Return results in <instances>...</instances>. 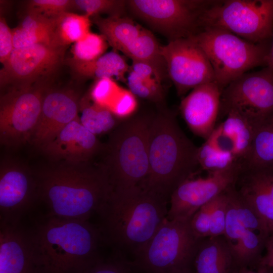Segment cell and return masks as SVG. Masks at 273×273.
I'll use <instances>...</instances> for the list:
<instances>
[{
    "mask_svg": "<svg viewBox=\"0 0 273 273\" xmlns=\"http://www.w3.org/2000/svg\"><path fill=\"white\" fill-rule=\"evenodd\" d=\"M53 162L34 173L38 197L47 206L48 214L88 220L99 214L113 191L100 164Z\"/></svg>",
    "mask_w": 273,
    "mask_h": 273,
    "instance_id": "obj_1",
    "label": "cell"
},
{
    "mask_svg": "<svg viewBox=\"0 0 273 273\" xmlns=\"http://www.w3.org/2000/svg\"><path fill=\"white\" fill-rule=\"evenodd\" d=\"M29 234L43 273H81L102 259V232L88 220L48 214Z\"/></svg>",
    "mask_w": 273,
    "mask_h": 273,
    "instance_id": "obj_2",
    "label": "cell"
},
{
    "mask_svg": "<svg viewBox=\"0 0 273 273\" xmlns=\"http://www.w3.org/2000/svg\"><path fill=\"white\" fill-rule=\"evenodd\" d=\"M168 202L140 186L112 191L99 214L104 240L115 252L134 257L153 236L168 213Z\"/></svg>",
    "mask_w": 273,
    "mask_h": 273,
    "instance_id": "obj_3",
    "label": "cell"
},
{
    "mask_svg": "<svg viewBox=\"0 0 273 273\" xmlns=\"http://www.w3.org/2000/svg\"><path fill=\"white\" fill-rule=\"evenodd\" d=\"M198 149L179 126L175 114L160 110L151 121L149 172L141 187L169 202L174 191L192 177L199 166Z\"/></svg>",
    "mask_w": 273,
    "mask_h": 273,
    "instance_id": "obj_4",
    "label": "cell"
},
{
    "mask_svg": "<svg viewBox=\"0 0 273 273\" xmlns=\"http://www.w3.org/2000/svg\"><path fill=\"white\" fill-rule=\"evenodd\" d=\"M154 115L123 120L112 131L100 154V164L113 191L141 187L149 172V138Z\"/></svg>",
    "mask_w": 273,
    "mask_h": 273,
    "instance_id": "obj_5",
    "label": "cell"
},
{
    "mask_svg": "<svg viewBox=\"0 0 273 273\" xmlns=\"http://www.w3.org/2000/svg\"><path fill=\"white\" fill-rule=\"evenodd\" d=\"M190 37L208 57L215 81L222 89L248 70L266 66L271 41L254 43L228 31L211 27Z\"/></svg>",
    "mask_w": 273,
    "mask_h": 273,
    "instance_id": "obj_6",
    "label": "cell"
},
{
    "mask_svg": "<svg viewBox=\"0 0 273 273\" xmlns=\"http://www.w3.org/2000/svg\"><path fill=\"white\" fill-rule=\"evenodd\" d=\"M202 239L195 236L189 220L166 218L144 248L131 261L142 273H171L192 270Z\"/></svg>",
    "mask_w": 273,
    "mask_h": 273,
    "instance_id": "obj_7",
    "label": "cell"
},
{
    "mask_svg": "<svg viewBox=\"0 0 273 273\" xmlns=\"http://www.w3.org/2000/svg\"><path fill=\"white\" fill-rule=\"evenodd\" d=\"M216 28L254 43L271 41L273 0L210 1L200 17V30Z\"/></svg>",
    "mask_w": 273,
    "mask_h": 273,
    "instance_id": "obj_8",
    "label": "cell"
},
{
    "mask_svg": "<svg viewBox=\"0 0 273 273\" xmlns=\"http://www.w3.org/2000/svg\"><path fill=\"white\" fill-rule=\"evenodd\" d=\"M210 1L130 0L127 6L136 17L169 41L200 30L201 16Z\"/></svg>",
    "mask_w": 273,
    "mask_h": 273,
    "instance_id": "obj_9",
    "label": "cell"
},
{
    "mask_svg": "<svg viewBox=\"0 0 273 273\" xmlns=\"http://www.w3.org/2000/svg\"><path fill=\"white\" fill-rule=\"evenodd\" d=\"M238 112L257 127L273 115V70L266 66L232 81L221 95L218 118Z\"/></svg>",
    "mask_w": 273,
    "mask_h": 273,
    "instance_id": "obj_10",
    "label": "cell"
},
{
    "mask_svg": "<svg viewBox=\"0 0 273 273\" xmlns=\"http://www.w3.org/2000/svg\"><path fill=\"white\" fill-rule=\"evenodd\" d=\"M42 87L16 86L3 95L0 102V140L3 145L18 146L30 142L39 119Z\"/></svg>",
    "mask_w": 273,
    "mask_h": 273,
    "instance_id": "obj_11",
    "label": "cell"
},
{
    "mask_svg": "<svg viewBox=\"0 0 273 273\" xmlns=\"http://www.w3.org/2000/svg\"><path fill=\"white\" fill-rule=\"evenodd\" d=\"M161 52L168 76L178 96L199 85L215 81L208 57L191 37L169 41L161 47Z\"/></svg>",
    "mask_w": 273,
    "mask_h": 273,
    "instance_id": "obj_12",
    "label": "cell"
},
{
    "mask_svg": "<svg viewBox=\"0 0 273 273\" xmlns=\"http://www.w3.org/2000/svg\"><path fill=\"white\" fill-rule=\"evenodd\" d=\"M241 169L239 163L226 170L208 172L206 177L186 179L171 194L166 218L189 220L200 207L234 184Z\"/></svg>",
    "mask_w": 273,
    "mask_h": 273,
    "instance_id": "obj_13",
    "label": "cell"
},
{
    "mask_svg": "<svg viewBox=\"0 0 273 273\" xmlns=\"http://www.w3.org/2000/svg\"><path fill=\"white\" fill-rule=\"evenodd\" d=\"M65 47L37 43L14 48L1 71V83L31 84L56 71L63 60Z\"/></svg>",
    "mask_w": 273,
    "mask_h": 273,
    "instance_id": "obj_14",
    "label": "cell"
},
{
    "mask_svg": "<svg viewBox=\"0 0 273 273\" xmlns=\"http://www.w3.org/2000/svg\"><path fill=\"white\" fill-rule=\"evenodd\" d=\"M38 193L35 174H32L20 165H1V222L19 223L23 216L30 209Z\"/></svg>",
    "mask_w": 273,
    "mask_h": 273,
    "instance_id": "obj_15",
    "label": "cell"
},
{
    "mask_svg": "<svg viewBox=\"0 0 273 273\" xmlns=\"http://www.w3.org/2000/svg\"><path fill=\"white\" fill-rule=\"evenodd\" d=\"M103 148L97 135L83 126L79 116L40 149L53 162L81 163L92 161Z\"/></svg>",
    "mask_w": 273,
    "mask_h": 273,
    "instance_id": "obj_16",
    "label": "cell"
},
{
    "mask_svg": "<svg viewBox=\"0 0 273 273\" xmlns=\"http://www.w3.org/2000/svg\"><path fill=\"white\" fill-rule=\"evenodd\" d=\"M79 101L72 91L44 92L41 112L30 142L40 148L78 115Z\"/></svg>",
    "mask_w": 273,
    "mask_h": 273,
    "instance_id": "obj_17",
    "label": "cell"
},
{
    "mask_svg": "<svg viewBox=\"0 0 273 273\" xmlns=\"http://www.w3.org/2000/svg\"><path fill=\"white\" fill-rule=\"evenodd\" d=\"M222 88L215 81L199 85L181 101V115L191 131L205 140L218 119Z\"/></svg>",
    "mask_w": 273,
    "mask_h": 273,
    "instance_id": "obj_18",
    "label": "cell"
},
{
    "mask_svg": "<svg viewBox=\"0 0 273 273\" xmlns=\"http://www.w3.org/2000/svg\"><path fill=\"white\" fill-rule=\"evenodd\" d=\"M0 273H43L29 234L19 223L1 222Z\"/></svg>",
    "mask_w": 273,
    "mask_h": 273,
    "instance_id": "obj_19",
    "label": "cell"
},
{
    "mask_svg": "<svg viewBox=\"0 0 273 273\" xmlns=\"http://www.w3.org/2000/svg\"><path fill=\"white\" fill-rule=\"evenodd\" d=\"M241 199L273 232V168L241 169L234 185Z\"/></svg>",
    "mask_w": 273,
    "mask_h": 273,
    "instance_id": "obj_20",
    "label": "cell"
},
{
    "mask_svg": "<svg viewBox=\"0 0 273 273\" xmlns=\"http://www.w3.org/2000/svg\"><path fill=\"white\" fill-rule=\"evenodd\" d=\"M224 117L210 135L219 147L232 153L242 164L250 150L257 127L235 111H229Z\"/></svg>",
    "mask_w": 273,
    "mask_h": 273,
    "instance_id": "obj_21",
    "label": "cell"
},
{
    "mask_svg": "<svg viewBox=\"0 0 273 273\" xmlns=\"http://www.w3.org/2000/svg\"><path fill=\"white\" fill-rule=\"evenodd\" d=\"M193 273H236L233 250L224 235L202 239L193 262Z\"/></svg>",
    "mask_w": 273,
    "mask_h": 273,
    "instance_id": "obj_22",
    "label": "cell"
},
{
    "mask_svg": "<svg viewBox=\"0 0 273 273\" xmlns=\"http://www.w3.org/2000/svg\"><path fill=\"white\" fill-rule=\"evenodd\" d=\"M12 30L15 48L37 43L59 46L55 40V18L28 12L22 22Z\"/></svg>",
    "mask_w": 273,
    "mask_h": 273,
    "instance_id": "obj_23",
    "label": "cell"
},
{
    "mask_svg": "<svg viewBox=\"0 0 273 273\" xmlns=\"http://www.w3.org/2000/svg\"><path fill=\"white\" fill-rule=\"evenodd\" d=\"M74 70L80 76L96 80L110 78L126 82L130 70L122 56L116 51L105 53L98 59L89 62L71 61Z\"/></svg>",
    "mask_w": 273,
    "mask_h": 273,
    "instance_id": "obj_24",
    "label": "cell"
},
{
    "mask_svg": "<svg viewBox=\"0 0 273 273\" xmlns=\"http://www.w3.org/2000/svg\"><path fill=\"white\" fill-rule=\"evenodd\" d=\"M94 21L108 44L122 53L141 34L143 28L131 19L122 16L94 17Z\"/></svg>",
    "mask_w": 273,
    "mask_h": 273,
    "instance_id": "obj_25",
    "label": "cell"
},
{
    "mask_svg": "<svg viewBox=\"0 0 273 273\" xmlns=\"http://www.w3.org/2000/svg\"><path fill=\"white\" fill-rule=\"evenodd\" d=\"M132 61L150 65L161 82L168 76L166 66L161 55V46L152 33L143 28L140 35L123 52Z\"/></svg>",
    "mask_w": 273,
    "mask_h": 273,
    "instance_id": "obj_26",
    "label": "cell"
},
{
    "mask_svg": "<svg viewBox=\"0 0 273 273\" xmlns=\"http://www.w3.org/2000/svg\"><path fill=\"white\" fill-rule=\"evenodd\" d=\"M273 168V115L257 127L242 169Z\"/></svg>",
    "mask_w": 273,
    "mask_h": 273,
    "instance_id": "obj_27",
    "label": "cell"
},
{
    "mask_svg": "<svg viewBox=\"0 0 273 273\" xmlns=\"http://www.w3.org/2000/svg\"><path fill=\"white\" fill-rule=\"evenodd\" d=\"M79 111L81 124L96 135L111 132L123 120L108 109L93 102L88 94L80 99Z\"/></svg>",
    "mask_w": 273,
    "mask_h": 273,
    "instance_id": "obj_28",
    "label": "cell"
},
{
    "mask_svg": "<svg viewBox=\"0 0 273 273\" xmlns=\"http://www.w3.org/2000/svg\"><path fill=\"white\" fill-rule=\"evenodd\" d=\"M90 17L67 12L55 18L57 44L65 47L83 38L90 31Z\"/></svg>",
    "mask_w": 273,
    "mask_h": 273,
    "instance_id": "obj_29",
    "label": "cell"
},
{
    "mask_svg": "<svg viewBox=\"0 0 273 273\" xmlns=\"http://www.w3.org/2000/svg\"><path fill=\"white\" fill-rule=\"evenodd\" d=\"M268 236L246 229L237 242L230 246L238 269L243 267H257Z\"/></svg>",
    "mask_w": 273,
    "mask_h": 273,
    "instance_id": "obj_30",
    "label": "cell"
},
{
    "mask_svg": "<svg viewBox=\"0 0 273 273\" xmlns=\"http://www.w3.org/2000/svg\"><path fill=\"white\" fill-rule=\"evenodd\" d=\"M197 159L200 167L208 172L226 170L241 163L232 153L220 148L210 136L198 147Z\"/></svg>",
    "mask_w": 273,
    "mask_h": 273,
    "instance_id": "obj_31",
    "label": "cell"
},
{
    "mask_svg": "<svg viewBox=\"0 0 273 273\" xmlns=\"http://www.w3.org/2000/svg\"><path fill=\"white\" fill-rule=\"evenodd\" d=\"M108 44L102 34L90 32L83 38L73 44L71 61L82 63L94 61L105 54Z\"/></svg>",
    "mask_w": 273,
    "mask_h": 273,
    "instance_id": "obj_32",
    "label": "cell"
},
{
    "mask_svg": "<svg viewBox=\"0 0 273 273\" xmlns=\"http://www.w3.org/2000/svg\"><path fill=\"white\" fill-rule=\"evenodd\" d=\"M128 90L135 97L161 104L164 95L161 82L155 77L145 78L131 69L126 76Z\"/></svg>",
    "mask_w": 273,
    "mask_h": 273,
    "instance_id": "obj_33",
    "label": "cell"
},
{
    "mask_svg": "<svg viewBox=\"0 0 273 273\" xmlns=\"http://www.w3.org/2000/svg\"><path fill=\"white\" fill-rule=\"evenodd\" d=\"M127 3L119 0H75L73 7L89 17L108 14L109 16H122Z\"/></svg>",
    "mask_w": 273,
    "mask_h": 273,
    "instance_id": "obj_34",
    "label": "cell"
},
{
    "mask_svg": "<svg viewBox=\"0 0 273 273\" xmlns=\"http://www.w3.org/2000/svg\"><path fill=\"white\" fill-rule=\"evenodd\" d=\"M121 88L115 80L102 78L96 80L88 95L93 102L108 109Z\"/></svg>",
    "mask_w": 273,
    "mask_h": 273,
    "instance_id": "obj_35",
    "label": "cell"
},
{
    "mask_svg": "<svg viewBox=\"0 0 273 273\" xmlns=\"http://www.w3.org/2000/svg\"><path fill=\"white\" fill-rule=\"evenodd\" d=\"M226 190L212 201L209 237L224 235L229 201Z\"/></svg>",
    "mask_w": 273,
    "mask_h": 273,
    "instance_id": "obj_36",
    "label": "cell"
},
{
    "mask_svg": "<svg viewBox=\"0 0 273 273\" xmlns=\"http://www.w3.org/2000/svg\"><path fill=\"white\" fill-rule=\"evenodd\" d=\"M73 7L70 0H32L28 5V12L53 19Z\"/></svg>",
    "mask_w": 273,
    "mask_h": 273,
    "instance_id": "obj_37",
    "label": "cell"
},
{
    "mask_svg": "<svg viewBox=\"0 0 273 273\" xmlns=\"http://www.w3.org/2000/svg\"><path fill=\"white\" fill-rule=\"evenodd\" d=\"M133 270L131 261L121 253L115 252L112 257L102 258L81 273H133Z\"/></svg>",
    "mask_w": 273,
    "mask_h": 273,
    "instance_id": "obj_38",
    "label": "cell"
},
{
    "mask_svg": "<svg viewBox=\"0 0 273 273\" xmlns=\"http://www.w3.org/2000/svg\"><path fill=\"white\" fill-rule=\"evenodd\" d=\"M135 97L128 89L121 88L108 109L118 119L124 120L133 116L138 103Z\"/></svg>",
    "mask_w": 273,
    "mask_h": 273,
    "instance_id": "obj_39",
    "label": "cell"
},
{
    "mask_svg": "<svg viewBox=\"0 0 273 273\" xmlns=\"http://www.w3.org/2000/svg\"><path fill=\"white\" fill-rule=\"evenodd\" d=\"M213 200L200 207L190 219L192 231L199 239L209 236L210 213Z\"/></svg>",
    "mask_w": 273,
    "mask_h": 273,
    "instance_id": "obj_40",
    "label": "cell"
},
{
    "mask_svg": "<svg viewBox=\"0 0 273 273\" xmlns=\"http://www.w3.org/2000/svg\"><path fill=\"white\" fill-rule=\"evenodd\" d=\"M12 30L3 17L0 18V61L4 65L14 49Z\"/></svg>",
    "mask_w": 273,
    "mask_h": 273,
    "instance_id": "obj_41",
    "label": "cell"
},
{
    "mask_svg": "<svg viewBox=\"0 0 273 273\" xmlns=\"http://www.w3.org/2000/svg\"><path fill=\"white\" fill-rule=\"evenodd\" d=\"M264 250L265 253L262 256L257 266L273 268V232L266 239Z\"/></svg>",
    "mask_w": 273,
    "mask_h": 273,
    "instance_id": "obj_42",
    "label": "cell"
},
{
    "mask_svg": "<svg viewBox=\"0 0 273 273\" xmlns=\"http://www.w3.org/2000/svg\"><path fill=\"white\" fill-rule=\"evenodd\" d=\"M266 66L273 70V35L271 39L270 48L267 56Z\"/></svg>",
    "mask_w": 273,
    "mask_h": 273,
    "instance_id": "obj_43",
    "label": "cell"
},
{
    "mask_svg": "<svg viewBox=\"0 0 273 273\" xmlns=\"http://www.w3.org/2000/svg\"><path fill=\"white\" fill-rule=\"evenodd\" d=\"M263 273H273V268L263 267Z\"/></svg>",
    "mask_w": 273,
    "mask_h": 273,
    "instance_id": "obj_44",
    "label": "cell"
},
{
    "mask_svg": "<svg viewBox=\"0 0 273 273\" xmlns=\"http://www.w3.org/2000/svg\"><path fill=\"white\" fill-rule=\"evenodd\" d=\"M171 273H193V270H189L174 272H171Z\"/></svg>",
    "mask_w": 273,
    "mask_h": 273,
    "instance_id": "obj_45",
    "label": "cell"
}]
</instances>
